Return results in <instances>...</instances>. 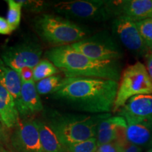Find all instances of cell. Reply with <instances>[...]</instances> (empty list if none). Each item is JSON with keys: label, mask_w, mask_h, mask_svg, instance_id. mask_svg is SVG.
Masks as SVG:
<instances>
[{"label": "cell", "mask_w": 152, "mask_h": 152, "mask_svg": "<svg viewBox=\"0 0 152 152\" xmlns=\"http://www.w3.org/2000/svg\"><path fill=\"white\" fill-rule=\"evenodd\" d=\"M118 83L112 80L94 77H64L52 95L78 111L108 113L113 111Z\"/></svg>", "instance_id": "1"}, {"label": "cell", "mask_w": 152, "mask_h": 152, "mask_svg": "<svg viewBox=\"0 0 152 152\" xmlns=\"http://www.w3.org/2000/svg\"><path fill=\"white\" fill-rule=\"evenodd\" d=\"M45 56L66 77H94L116 82L121 79V67L118 60L92 59L68 46L52 47Z\"/></svg>", "instance_id": "2"}, {"label": "cell", "mask_w": 152, "mask_h": 152, "mask_svg": "<svg viewBox=\"0 0 152 152\" xmlns=\"http://www.w3.org/2000/svg\"><path fill=\"white\" fill-rule=\"evenodd\" d=\"M111 114L100 113L85 115L61 113L54 110L47 115V122L57 138L64 147L96 137L97 128Z\"/></svg>", "instance_id": "3"}, {"label": "cell", "mask_w": 152, "mask_h": 152, "mask_svg": "<svg viewBox=\"0 0 152 152\" xmlns=\"http://www.w3.org/2000/svg\"><path fill=\"white\" fill-rule=\"evenodd\" d=\"M36 32L53 47L68 46L88 37L90 31L64 17L42 14L34 20Z\"/></svg>", "instance_id": "4"}, {"label": "cell", "mask_w": 152, "mask_h": 152, "mask_svg": "<svg viewBox=\"0 0 152 152\" xmlns=\"http://www.w3.org/2000/svg\"><path fill=\"white\" fill-rule=\"evenodd\" d=\"M142 94H152V80L146 66L138 61L121 74L113 111H120L130 98Z\"/></svg>", "instance_id": "5"}, {"label": "cell", "mask_w": 152, "mask_h": 152, "mask_svg": "<svg viewBox=\"0 0 152 152\" xmlns=\"http://www.w3.org/2000/svg\"><path fill=\"white\" fill-rule=\"evenodd\" d=\"M54 10L67 18L93 21L106 20L113 16L109 1L102 0L58 1L54 4Z\"/></svg>", "instance_id": "6"}, {"label": "cell", "mask_w": 152, "mask_h": 152, "mask_svg": "<svg viewBox=\"0 0 152 152\" xmlns=\"http://www.w3.org/2000/svg\"><path fill=\"white\" fill-rule=\"evenodd\" d=\"M68 46L76 52L95 60H118L123 55L118 45L106 32L87 37Z\"/></svg>", "instance_id": "7"}, {"label": "cell", "mask_w": 152, "mask_h": 152, "mask_svg": "<svg viewBox=\"0 0 152 152\" xmlns=\"http://www.w3.org/2000/svg\"><path fill=\"white\" fill-rule=\"evenodd\" d=\"M42 53L40 44L28 38L4 49L1 58L17 72L24 67L35 68L40 61Z\"/></svg>", "instance_id": "8"}, {"label": "cell", "mask_w": 152, "mask_h": 152, "mask_svg": "<svg viewBox=\"0 0 152 152\" xmlns=\"http://www.w3.org/2000/svg\"><path fill=\"white\" fill-rule=\"evenodd\" d=\"M10 144L16 152H43L37 121H20L11 132Z\"/></svg>", "instance_id": "9"}, {"label": "cell", "mask_w": 152, "mask_h": 152, "mask_svg": "<svg viewBox=\"0 0 152 152\" xmlns=\"http://www.w3.org/2000/svg\"><path fill=\"white\" fill-rule=\"evenodd\" d=\"M114 35L127 49L139 54H147L148 48L144 44L136 22L125 16H116L112 22Z\"/></svg>", "instance_id": "10"}, {"label": "cell", "mask_w": 152, "mask_h": 152, "mask_svg": "<svg viewBox=\"0 0 152 152\" xmlns=\"http://www.w3.org/2000/svg\"><path fill=\"white\" fill-rule=\"evenodd\" d=\"M119 115L129 123L152 125V94L137 95L130 98L119 111Z\"/></svg>", "instance_id": "11"}, {"label": "cell", "mask_w": 152, "mask_h": 152, "mask_svg": "<svg viewBox=\"0 0 152 152\" xmlns=\"http://www.w3.org/2000/svg\"><path fill=\"white\" fill-rule=\"evenodd\" d=\"M112 15L125 16L134 21L152 18V0L109 1Z\"/></svg>", "instance_id": "12"}, {"label": "cell", "mask_w": 152, "mask_h": 152, "mask_svg": "<svg viewBox=\"0 0 152 152\" xmlns=\"http://www.w3.org/2000/svg\"><path fill=\"white\" fill-rule=\"evenodd\" d=\"M16 104L19 115L23 118L42 111V103L33 80L22 81L20 96Z\"/></svg>", "instance_id": "13"}, {"label": "cell", "mask_w": 152, "mask_h": 152, "mask_svg": "<svg viewBox=\"0 0 152 152\" xmlns=\"http://www.w3.org/2000/svg\"><path fill=\"white\" fill-rule=\"evenodd\" d=\"M0 115L9 129L13 130L20 122V115L11 93L0 85Z\"/></svg>", "instance_id": "14"}, {"label": "cell", "mask_w": 152, "mask_h": 152, "mask_svg": "<svg viewBox=\"0 0 152 152\" xmlns=\"http://www.w3.org/2000/svg\"><path fill=\"white\" fill-rule=\"evenodd\" d=\"M121 126H128V124L121 115L111 116L102 121L98 125L96 136L98 147L115 142L118 137V130Z\"/></svg>", "instance_id": "15"}, {"label": "cell", "mask_w": 152, "mask_h": 152, "mask_svg": "<svg viewBox=\"0 0 152 152\" xmlns=\"http://www.w3.org/2000/svg\"><path fill=\"white\" fill-rule=\"evenodd\" d=\"M0 85L7 89L13 97L15 102L18 100L21 89L22 81L18 72L7 66L0 58Z\"/></svg>", "instance_id": "16"}, {"label": "cell", "mask_w": 152, "mask_h": 152, "mask_svg": "<svg viewBox=\"0 0 152 152\" xmlns=\"http://www.w3.org/2000/svg\"><path fill=\"white\" fill-rule=\"evenodd\" d=\"M43 152H68L47 123L37 121Z\"/></svg>", "instance_id": "17"}, {"label": "cell", "mask_w": 152, "mask_h": 152, "mask_svg": "<svg viewBox=\"0 0 152 152\" xmlns=\"http://www.w3.org/2000/svg\"><path fill=\"white\" fill-rule=\"evenodd\" d=\"M152 125L147 123H129L126 130L127 140L130 144L143 146L149 141Z\"/></svg>", "instance_id": "18"}, {"label": "cell", "mask_w": 152, "mask_h": 152, "mask_svg": "<svg viewBox=\"0 0 152 152\" xmlns=\"http://www.w3.org/2000/svg\"><path fill=\"white\" fill-rule=\"evenodd\" d=\"M59 70L47 59L40 60L37 65L33 68V80L35 83L42 80L55 75Z\"/></svg>", "instance_id": "19"}, {"label": "cell", "mask_w": 152, "mask_h": 152, "mask_svg": "<svg viewBox=\"0 0 152 152\" xmlns=\"http://www.w3.org/2000/svg\"><path fill=\"white\" fill-rule=\"evenodd\" d=\"M63 79L64 77L61 75H53L35 83L38 94L39 95L52 94L60 86Z\"/></svg>", "instance_id": "20"}, {"label": "cell", "mask_w": 152, "mask_h": 152, "mask_svg": "<svg viewBox=\"0 0 152 152\" xmlns=\"http://www.w3.org/2000/svg\"><path fill=\"white\" fill-rule=\"evenodd\" d=\"M6 2L8 4V12H7V20L9 25L14 30L18 27L21 19L22 4L15 0H7Z\"/></svg>", "instance_id": "21"}, {"label": "cell", "mask_w": 152, "mask_h": 152, "mask_svg": "<svg viewBox=\"0 0 152 152\" xmlns=\"http://www.w3.org/2000/svg\"><path fill=\"white\" fill-rule=\"evenodd\" d=\"M135 22L144 44L152 52V18Z\"/></svg>", "instance_id": "22"}, {"label": "cell", "mask_w": 152, "mask_h": 152, "mask_svg": "<svg viewBox=\"0 0 152 152\" xmlns=\"http://www.w3.org/2000/svg\"><path fill=\"white\" fill-rule=\"evenodd\" d=\"M97 148L98 145L96 137H92L85 141L66 147L68 152H96Z\"/></svg>", "instance_id": "23"}, {"label": "cell", "mask_w": 152, "mask_h": 152, "mask_svg": "<svg viewBox=\"0 0 152 152\" xmlns=\"http://www.w3.org/2000/svg\"><path fill=\"white\" fill-rule=\"evenodd\" d=\"M19 1L22 4L23 8L33 12H40L45 9L47 5L45 1L37 0H19Z\"/></svg>", "instance_id": "24"}, {"label": "cell", "mask_w": 152, "mask_h": 152, "mask_svg": "<svg viewBox=\"0 0 152 152\" xmlns=\"http://www.w3.org/2000/svg\"><path fill=\"white\" fill-rule=\"evenodd\" d=\"M11 130L8 128L0 115V145L9 147L10 144Z\"/></svg>", "instance_id": "25"}, {"label": "cell", "mask_w": 152, "mask_h": 152, "mask_svg": "<svg viewBox=\"0 0 152 152\" xmlns=\"http://www.w3.org/2000/svg\"><path fill=\"white\" fill-rule=\"evenodd\" d=\"M124 147L117 142L99 146L96 152H123Z\"/></svg>", "instance_id": "26"}, {"label": "cell", "mask_w": 152, "mask_h": 152, "mask_svg": "<svg viewBox=\"0 0 152 152\" xmlns=\"http://www.w3.org/2000/svg\"><path fill=\"white\" fill-rule=\"evenodd\" d=\"M17 72L21 79V81L30 82L33 80V68L24 67Z\"/></svg>", "instance_id": "27"}, {"label": "cell", "mask_w": 152, "mask_h": 152, "mask_svg": "<svg viewBox=\"0 0 152 152\" xmlns=\"http://www.w3.org/2000/svg\"><path fill=\"white\" fill-rule=\"evenodd\" d=\"M14 31L9 25L7 18L0 16V34L1 35H10Z\"/></svg>", "instance_id": "28"}, {"label": "cell", "mask_w": 152, "mask_h": 152, "mask_svg": "<svg viewBox=\"0 0 152 152\" xmlns=\"http://www.w3.org/2000/svg\"><path fill=\"white\" fill-rule=\"evenodd\" d=\"M146 68L152 80V52L146 54Z\"/></svg>", "instance_id": "29"}, {"label": "cell", "mask_w": 152, "mask_h": 152, "mask_svg": "<svg viewBox=\"0 0 152 152\" xmlns=\"http://www.w3.org/2000/svg\"><path fill=\"white\" fill-rule=\"evenodd\" d=\"M142 149L141 147L139 146L134 145V144H132L129 143L128 145L124 148L123 152H141Z\"/></svg>", "instance_id": "30"}, {"label": "cell", "mask_w": 152, "mask_h": 152, "mask_svg": "<svg viewBox=\"0 0 152 152\" xmlns=\"http://www.w3.org/2000/svg\"><path fill=\"white\" fill-rule=\"evenodd\" d=\"M0 152H9V151H7V150H5L4 149H3V147H2L0 149Z\"/></svg>", "instance_id": "31"}, {"label": "cell", "mask_w": 152, "mask_h": 152, "mask_svg": "<svg viewBox=\"0 0 152 152\" xmlns=\"http://www.w3.org/2000/svg\"><path fill=\"white\" fill-rule=\"evenodd\" d=\"M147 152H152V149H151L150 150H149V151H148Z\"/></svg>", "instance_id": "32"}, {"label": "cell", "mask_w": 152, "mask_h": 152, "mask_svg": "<svg viewBox=\"0 0 152 152\" xmlns=\"http://www.w3.org/2000/svg\"><path fill=\"white\" fill-rule=\"evenodd\" d=\"M1 148H2V147H1V146L0 145V149H1Z\"/></svg>", "instance_id": "33"}, {"label": "cell", "mask_w": 152, "mask_h": 152, "mask_svg": "<svg viewBox=\"0 0 152 152\" xmlns=\"http://www.w3.org/2000/svg\"><path fill=\"white\" fill-rule=\"evenodd\" d=\"M151 145H152V141H151Z\"/></svg>", "instance_id": "34"}]
</instances>
